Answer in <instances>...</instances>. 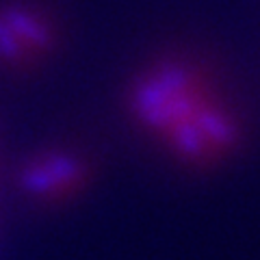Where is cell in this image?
<instances>
[{
    "label": "cell",
    "instance_id": "obj_1",
    "mask_svg": "<svg viewBox=\"0 0 260 260\" xmlns=\"http://www.w3.org/2000/svg\"><path fill=\"white\" fill-rule=\"evenodd\" d=\"M130 111L152 133L160 135L186 158L206 154L215 141H223L221 124L202 115L195 107L193 83L184 68L158 65L133 85Z\"/></svg>",
    "mask_w": 260,
    "mask_h": 260
},
{
    "label": "cell",
    "instance_id": "obj_2",
    "mask_svg": "<svg viewBox=\"0 0 260 260\" xmlns=\"http://www.w3.org/2000/svg\"><path fill=\"white\" fill-rule=\"evenodd\" d=\"M91 167L74 148H46L35 152L18 169V191L37 208L65 206L87 191Z\"/></svg>",
    "mask_w": 260,
    "mask_h": 260
},
{
    "label": "cell",
    "instance_id": "obj_3",
    "mask_svg": "<svg viewBox=\"0 0 260 260\" xmlns=\"http://www.w3.org/2000/svg\"><path fill=\"white\" fill-rule=\"evenodd\" d=\"M54 20L28 0L0 3V65L28 70L50 56L56 46Z\"/></svg>",
    "mask_w": 260,
    "mask_h": 260
}]
</instances>
